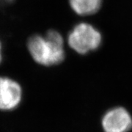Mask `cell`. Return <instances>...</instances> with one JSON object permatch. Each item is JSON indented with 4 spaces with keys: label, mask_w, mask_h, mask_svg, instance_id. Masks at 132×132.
<instances>
[{
    "label": "cell",
    "mask_w": 132,
    "mask_h": 132,
    "mask_svg": "<svg viewBox=\"0 0 132 132\" xmlns=\"http://www.w3.org/2000/svg\"><path fill=\"white\" fill-rule=\"evenodd\" d=\"M27 47L34 60L42 65H57L65 59L64 40L55 30L48 31L45 37L38 35L30 37Z\"/></svg>",
    "instance_id": "1"
},
{
    "label": "cell",
    "mask_w": 132,
    "mask_h": 132,
    "mask_svg": "<svg viewBox=\"0 0 132 132\" xmlns=\"http://www.w3.org/2000/svg\"><path fill=\"white\" fill-rule=\"evenodd\" d=\"M101 40L100 32L87 23L77 24L68 37L69 46L80 54H85L98 48Z\"/></svg>",
    "instance_id": "2"
},
{
    "label": "cell",
    "mask_w": 132,
    "mask_h": 132,
    "mask_svg": "<svg viewBox=\"0 0 132 132\" xmlns=\"http://www.w3.org/2000/svg\"><path fill=\"white\" fill-rule=\"evenodd\" d=\"M104 132H128L132 128V118L126 109L116 107L109 110L102 118Z\"/></svg>",
    "instance_id": "3"
},
{
    "label": "cell",
    "mask_w": 132,
    "mask_h": 132,
    "mask_svg": "<svg viewBox=\"0 0 132 132\" xmlns=\"http://www.w3.org/2000/svg\"><path fill=\"white\" fill-rule=\"evenodd\" d=\"M22 96L18 82L7 77H0V109L10 110L15 108Z\"/></svg>",
    "instance_id": "4"
},
{
    "label": "cell",
    "mask_w": 132,
    "mask_h": 132,
    "mask_svg": "<svg viewBox=\"0 0 132 132\" xmlns=\"http://www.w3.org/2000/svg\"><path fill=\"white\" fill-rule=\"evenodd\" d=\"M70 5L76 13L80 15H90L98 11L102 0H70Z\"/></svg>",
    "instance_id": "5"
},
{
    "label": "cell",
    "mask_w": 132,
    "mask_h": 132,
    "mask_svg": "<svg viewBox=\"0 0 132 132\" xmlns=\"http://www.w3.org/2000/svg\"><path fill=\"white\" fill-rule=\"evenodd\" d=\"M13 0H0V5H4L8 3H11Z\"/></svg>",
    "instance_id": "6"
},
{
    "label": "cell",
    "mask_w": 132,
    "mask_h": 132,
    "mask_svg": "<svg viewBox=\"0 0 132 132\" xmlns=\"http://www.w3.org/2000/svg\"><path fill=\"white\" fill-rule=\"evenodd\" d=\"M2 60V55H1V44H0V62Z\"/></svg>",
    "instance_id": "7"
}]
</instances>
